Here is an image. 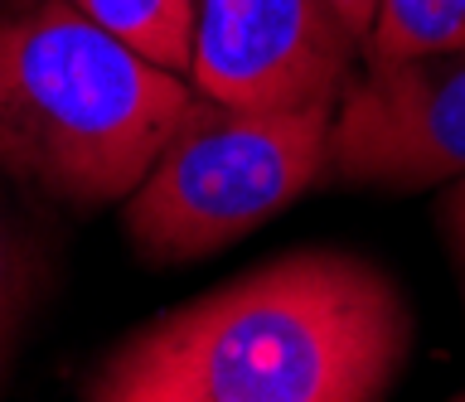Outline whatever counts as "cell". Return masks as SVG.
<instances>
[{"instance_id":"cell-8","label":"cell","mask_w":465,"mask_h":402,"mask_svg":"<svg viewBox=\"0 0 465 402\" xmlns=\"http://www.w3.org/2000/svg\"><path fill=\"white\" fill-rule=\"evenodd\" d=\"M465 49V0H378L363 64H392L412 54Z\"/></svg>"},{"instance_id":"cell-7","label":"cell","mask_w":465,"mask_h":402,"mask_svg":"<svg viewBox=\"0 0 465 402\" xmlns=\"http://www.w3.org/2000/svg\"><path fill=\"white\" fill-rule=\"evenodd\" d=\"M87 20L126 39L145 59L174 68L189 78L194 59V5L199 0H73Z\"/></svg>"},{"instance_id":"cell-2","label":"cell","mask_w":465,"mask_h":402,"mask_svg":"<svg viewBox=\"0 0 465 402\" xmlns=\"http://www.w3.org/2000/svg\"><path fill=\"white\" fill-rule=\"evenodd\" d=\"M194 83L87 20L73 0L0 10V175L73 213L141 184Z\"/></svg>"},{"instance_id":"cell-4","label":"cell","mask_w":465,"mask_h":402,"mask_svg":"<svg viewBox=\"0 0 465 402\" xmlns=\"http://www.w3.org/2000/svg\"><path fill=\"white\" fill-rule=\"evenodd\" d=\"M334 180L421 194L465 175V49L363 64L330 126Z\"/></svg>"},{"instance_id":"cell-11","label":"cell","mask_w":465,"mask_h":402,"mask_svg":"<svg viewBox=\"0 0 465 402\" xmlns=\"http://www.w3.org/2000/svg\"><path fill=\"white\" fill-rule=\"evenodd\" d=\"M25 5H35V0H0V10H25Z\"/></svg>"},{"instance_id":"cell-10","label":"cell","mask_w":465,"mask_h":402,"mask_svg":"<svg viewBox=\"0 0 465 402\" xmlns=\"http://www.w3.org/2000/svg\"><path fill=\"white\" fill-rule=\"evenodd\" d=\"M325 5L334 10V20L344 25V34L354 39V44L363 49V39H369V25H373V10L378 0H325Z\"/></svg>"},{"instance_id":"cell-3","label":"cell","mask_w":465,"mask_h":402,"mask_svg":"<svg viewBox=\"0 0 465 402\" xmlns=\"http://www.w3.org/2000/svg\"><path fill=\"white\" fill-rule=\"evenodd\" d=\"M330 126L334 103L232 107L194 93L151 170L122 199L126 242L151 267L223 252L334 175Z\"/></svg>"},{"instance_id":"cell-9","label":"cell","mask_w":465,"mask_h":402,"mask_svg":"<svg viewBox=\"0 0 465 402\" xmlns=\"http://www.w3.org/2000/svg\"><path fill=\"white\" fill-rule=\"evenodd\" d=\"M436 219H441V233H446L450 262H456V277H460V300H465V175L446 184Z\"/></svg>"},{"instance_id":"cell-1","label":"cell","mask_w":465,"mask_h":402,"mask_svg":"<svg viewBox=\"0 0 465 402\" xmlns=\"http://www.w3.org/2000/svg\"><path fill=\"white\" fill-rule=\"evenodd\" d=\"M412 354L402 286L359 252H286L131 329L87 402H378Z\"/></svg>"},{"instance_id":"cell-6","label":"cell","mask_w":465,"mask_h":402,"mask_svg":"<svg viewBox=\"0 0 465 402\" xmlns=\"http://www.w3.org/2000/svg\"><path fill=\"white\" fill-rule=\"evenodd\" d=\"M49 271V248H44L35 219L15 199V184L0 175V373L20 349L25 325L35 320Z\"/></svg>"},{"instance_id":"cell-5","label":"cell","mask_w":465,"mask_h":402,"mask_svg":"<svg viewBox=\"0 0 465 402\" xmlns=\"http://www.w3.org/2000/svg\"><path fill=\"white\" fill-rule=\"evenodd\" d=\"M359 44L325 0H199L189 83L232 107L340 103Z\"/></svg>"}]
</instances>
